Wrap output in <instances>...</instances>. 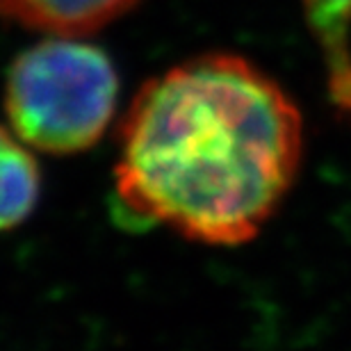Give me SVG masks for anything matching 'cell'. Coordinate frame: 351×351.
Returning a JSON list of instances; mask_svg holds the SVG:
<instances>
[{
	"label": "cell",
	"instance_id": "7a4b0ae2",
	"mask_svg": "<svg viewBox=\"0 0 351 351\" xmlns=\"http://www.w3.org/2000/svg\"><path fill=\"white\" fill-rule=\"evenodd\" d=\"M117 101L114 62L78 37H48L7 69L3 105L14 135L48 156L91 149L108 130Z\"/></svg>",
	"mask_w": 351,
	"mask_h": 351
},
{
	"label": "cell",
	"instance_id": "5b68a950",
	"mask_svg": "<svg viewBox=\"0 0 351 351\" xmlns=\"http://www.w3.org/2000/svg\"><path fill=\"white\" fill-rule=\"evenodd\" d=\"M41 169L27 144L0 125V233L23 223L37 208Z\"/></svg>",
	"mask_w": 351,
	"mask_h": 351
},
{
	"label": "cell",
	"instance_id": "6da1fadb",
	"mask_svg": "<svg viewBox=\"0 0 351 351\" xmlns=\"http://www.w3.org/2000/svg\"><path fill=\"white\" fill-rule=\"evenodd\" d=\"M304 119L242 55L206 53L137 89L121 125L114 194L139 221L210 247L251 242L292 189Z\"/></svg>",
	"mask_w": 351,
	"mask_h": 351
},
{
	"label": "cell",
	"instance_id": "277c9868",
	"mask_svg": "<svg viewBox=\"0 0 351 351\" xmlns=\"http://www.w3.org/2000/svg\"><path fill=\"white\" fill-rule=\"evenodd\" d=\"M304 16L324 64L328 103L351 123V0H304Z\"/></svg>",
	"mask_w": 351,
	"mask_h": 351
},
{
	"label": "cell",
	"instance_id": "3957f363",
	"mask_svg": "<svg viewBox=\"0 0 351 351\" xmlns=\"http://www.w3.org/2000/svg\"><path fill=\"white\" fill-rule=\"evenodd\" d=\"M142 0H0V19L48 37H87Z\"/></svg>",
	"mask_w": 351,
	"mask_h": 351
}]
</instances>
